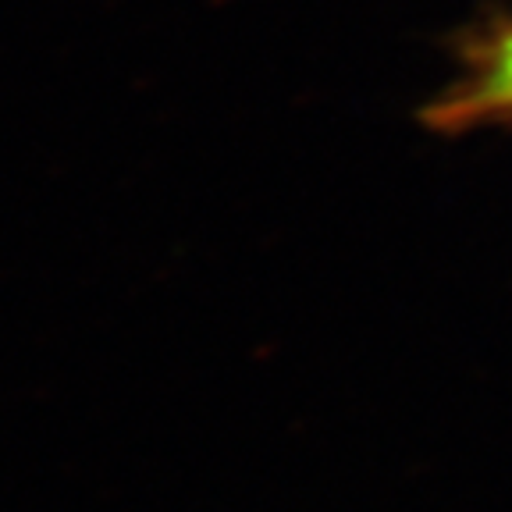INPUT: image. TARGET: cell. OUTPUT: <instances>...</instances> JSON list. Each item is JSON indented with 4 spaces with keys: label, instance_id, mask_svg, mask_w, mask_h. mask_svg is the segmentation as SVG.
Wrapping results in <instances>:
<instances>
[{
    "label": "cell",
    "instance_id": "obj_1",
    "mask_svg": "<svg viewBox=\"0 0 512 512\" xmlns=\"http://www.w3.org/2000/svg\"><path fill=\"white\" fill-rule=\"evenodd\" d=\"M420 121L441 136L512 125V15L491 18L459 40V75L420 111Z\"/></svg>",
    "mask_w": 512,
    "mask_h": 512
}]
</instances>
